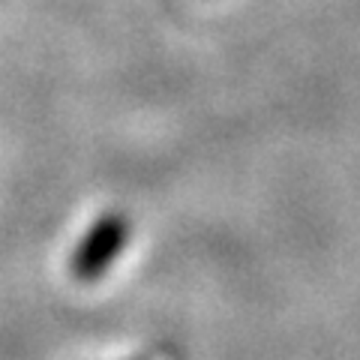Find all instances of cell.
<instances>
[{
    "label": "cell",
    "instance_id": "obj_1",
    "mask_svg": "<svg viewBox=\"0 0 360 360\" xmlns=\"http://www.w3.org/2000/svg\"><path fill=\"white\" fill-rule=\"evenodd\" d=\"M132 238V222L123 210H105L103 217L90 222V229L82 234L75 252L70 258V274L78 283H96L103 279L117 258L127 252Z\"/></svg>",
    "mask_w": 360,
    "mask_h": 360
}]
</instances>
